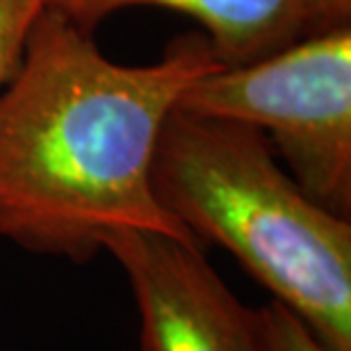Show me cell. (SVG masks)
<instances>
[{
  "mask_svg": "<svg viewBox=\"0 0 351 351\" xmlns=\"http://www.w3.org/2000/svg\"><path fill=\"white\" fill-rule=\"evenodd\" d=\"M217 66L203 34L151 64H119L44 7L0 87V237L75 263L121 228L196 242L160 206L151 167L167 117Z\"/></svg>",
  "mask_w": 351,
  "mask_h": 351,
  "instance_id": "cell-1",
  "label": "cell"
},
{
  "mask_svg": "<svg viewBox=\"0 0 351 351\" xmlns=\"http://www.w3.org/2000/svg\"><path fill=\"white\" fill-rule=\"evenodd\" d=\"M151 182L196 242L226 249L331 351H351V219L317 203L251 125L176 108Z\"/></svg>",
  "mask_w": 351,
  "mask_h": 351,
  "instance_id": "cell-2",
  "label": "cell"
},
{
  "mask_svg": "<svg viewBox=\"0 0 351 351\" xmlns=\"http://www.w3.org/2000/svg\"><path fill=\"white\" fill-rule=\"evenodd\" d=\"M178 110L261 130L315 201L351 217V27L219 64L182 94Z\"/></svg>",
  "mask_w": 351,
  "mask_h": 351,
  "instance_id": "cell-3",
  "label": "cell"
},
{
  "mask_svg": "<svg viewBox=\"0 0 351 351\" xmlns=\"http://www.w3.org/2000/svg\"><path fill=\"white\" fill-rule=\"evenodd\" d=\"M121 265L139 313L142 351H254L247 308L199 242L121 228L103 237Z\"/></svg>",
  "mask_w": 351,
  "mask_h": 351,
  "instance_id": "cell-4",
  "label": "cell"
},
{
  "mask_svg": "<svg viewBox=\"0 0 351 351\" xmlns=\"http://www.w3.org/2000/svg\"><path fill=\"white\" fill-rule=\"evenodd\" d=\"M46 7L91 32L130 7H160L196 21L221 66L247 64L304 37L301 0H46Z\"/></svg>",
  "mask_w": 351,
  "mask_h": 351,
  "instance_id": "cell-5",
  "label": "cell"
},
{
  "mask_svg": "<svg viewBox=\"0 0 351 351\" xmlns=\"http://www.w3.org/2000/svg\"><path fill=\"white\" fill-rule=\"evenodd\" d=\"M251 335L254 351H331L299 315L276 299L251 308Z\"/></svg>",
  "mask_w": 351,
  "mask_h": 351,
  "instance_id": "cell-6",
  "label": "cell"
},
{
  "mask_svg": "<svg viewBox=\"0 0 351 351\" xmlns=\"http://www.w3.org/2000/svg\"><path fill=\"white\" fill-rule=\"evenodd\" d=\"M46 0H0V87L12 78L25 37Z\"/></svg>",
  "mask_w": 351,
  "mask_h": 351,
  "instance_id": "cell-7",
  "label": "cell"
},
{
  "mask_svg": "<svg viewBox=\"0 0 351 351\" xmlns=\"http://www.w3.org/2000/svg\"><path fill=\"white\" fill-rule=\"evenodd\" d=\"M304 34L351 27V0H301Z\"/></svg>",
  "mask_w": 351,
  "mask_h": 351,
  "instance_id": "cell-8",
  "label": "cell"
}]
</instances>
